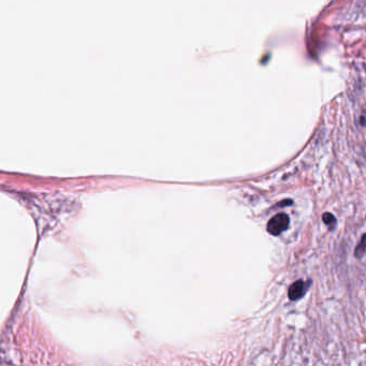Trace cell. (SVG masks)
Here are the masks:
<instances>
[{
  "mask_svg": "<svg viewBox=\"0 0 366 366\" xmlns=\"http://www.w3.org/2000/svg\"><path fill=\"white\" fill-rule=\"evenodd\" d=\"M305 283L303 280H296L295 283H293L290 288H289V291H288V295H289V299L291 301H296L301 299L302 296L304 295L305 293Z\"/></svg>",
  "mask_w": 366,
  "mask_h": 366,
  "instance_id": "cell-2",
  "label": "cell"
},
{
  "mask_svg": "<svg viewBox=\"0 0 366 366\" xmlns=\"http://www.w3.org/2000/svg\"><path fill=\"white\" fill-rule=\"evenodd\" d=\"M322 220H323V222H324L326 226H329L331 229L334 228V226H335V223H336L335 217H334L332 214H330V213H325V214L322 216Z\"/></svg>",
  "mask_w": 366,
  "mask_h": 366,
  "instance_id": "cell-4",
  "label": "cell"
},
{
  "mask_svg": "<svg viewBox=\"0 0 366 366\" xmlns=\"http://www.w3.org/2000/svg\"><path fill=\"white\" fill-rule=\"evenodd\" d=\"M289 223L290 218L288 215L285 213L277 214L269 220L268 226H266V230L274 236L279 235L289 228Z\"/></svg>",
  "mask_w": 366,
  "mask_h": 366,
  "instance_id": "cell-1",
  "label": "cell"
},
{
  "mask_svg": "<svg viewBox=\"0 0 366 366\" xmlns=\"http://www.w3.org/2000/svg\"><path fill=\"white\" fill-rule=\"evenodd\" d=\"M365 252H366V234L362 236L360 243L358 244L357 247H355L354 255L357 258H362Z\"/></svg>",
  "mask_w": 366,
  "mask_h": 366,
  "instance_id": "cell-3",
  "label": "cell"
}]
</instances>
